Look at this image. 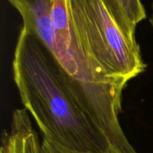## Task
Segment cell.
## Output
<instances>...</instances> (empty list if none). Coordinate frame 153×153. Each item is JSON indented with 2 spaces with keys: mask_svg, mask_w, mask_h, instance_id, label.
<instances>
[{
  "mask_svg": "<svg viewBox=\"0 0 153 153\" xmlns=\"http://www.w3.org/2000/svg\"><path fill=\"white\" fill-rule=\"evenodd\" d=\"M41 153H88V152H80L76 151L70 150L68 149L62 147L47 139H43L41 143ZM114 153V152H111Z\"/></svg>",
  "mask_w": 153,
  "mask_h": 153,
  "instance_id": "cell-5",
  "label": "cell"
},
{
  "mask_svg": "<svg viewBox=\"0 0 153 153\" xmlns=\"http://www.w3.org/2000/svg\"><path fill=\"white\" fill-rule=\"evenodd\" d=\"M149 22H150L151 25H152L153 28V4H152V16H151L150 19H149Z\"/></svg>",
  "mask_w": 153,
  "mask_h": 153,
  "instance_id": "cell-6",
  "label": "cell"
},
{
  "mask_svg": "<svg viewBox=\"0 0 153 153\" xmlns=\"http://www.w3.org/2000/svg\"><path fill=\"white\" fill-rule=\"evenodd\" d=\"M0 153H41V143L25 109L13 111L9 128L2 132Z\"/></svg>",
  "mask_w": 153,
  "mask_h": 153,
  "instance_id": "cell-3",
  "label": "cell"
},
{
  "mask_svg": "<svg viewBox=\"0 0 153 153\" xmlns=\"http://www.w3.org/2000/svg\"><path fill=\"white\" fill-rule=\"evenodd\" d=\"M69 19L85 54L106 78L125 88L146 70L136 40L118 27L102 0H67Z\"/></svg>",
  "mask_w": 153,
  "mask_h": 153,
  "instance_id": "cell-2",
  "label": "cell"
},
{
  "mask_svg": "<svg viewBox=\"0 0 153 153\" xmlns=\"http://www.w3.org/2000/svg\"><path fill=\"white\" fill-rule=\"evenodd\" d=\"M121 31L131 40L135 39L136 26L146 17L140 0H102Z\"/></svg>",
  "mask_w": 153,
  "mask_h": 153,
  "instance_id": "cell-4",
  "label": "cell"
},
{
  "mask_svg": "<svg viewBox=\"0 0 153 153\" xmlns=\"http://www.w3.org/2000/svg\"><path fill=\"white\" fill-rule=\"evenodd\" d=\"M13 74L21 102L43 138L76 152L122 153L76 97L71 78L52 52L23 27L15 47Z\"/></svg>",
  "mask_w": 153,
  "mask_h": 153,
  "instance_id": "cell-1",
  "label": "cell"
}]
</instances>
